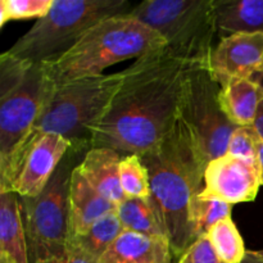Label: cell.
I'll return each mask as SVG.
<instances>
[{"label":"cell","mask_w":263,"mask_h":263,"mask_svg":"<svg viewBox=\"0 0 263 263\" xmlns=\"http://www.w3.org/2000/svg\"><path fill=\"white\" fill-rule=\"evenodd\" d=\"M189 68L164 48L123 69L120 89L90 128L91 149L141 156L158 145L180 117Z\"/></svg>","instance_id":"cell-1"},{"label":"cell","mask_w":263,"mask_h":263,"mask_svg":"<svg viewBox=\"0 0 263 263\" xmlns=\"http://www.w3.org/2000/svg\"><path fill=\"white\" fill-rule=\"evenodd\" d=\"M140 157L151 182L148 202L179 259L194 243L189 205L192 198L202 192L207 162L192 128L181 117L158 145Z\"/></svg>","instance_id":"cell-2"},{"label":"cell","mask_w":263,"mask_h":263,"mask_svg":"<svg viewBox=\"0 0 263 263\" xmlns=\"http://www.w3.org/2000/svg\"><path fill=\"white\" fill-rule=\"evenodd\" d=\"M55 86L48 64L23 61L8 51L0 55V181L32 138Z\"/></svg>","instance_id":"cell-3"},{"label":"cell","mask_w":263,"mask_h":263,"mask_svg":"<svg viewBox=\"0 0 263 263\" xmlns=\"http://www.w3.org/2000/svg\"><path fill=\"white\" fill-rule=\"evenodd\" d=\"M166 48L157 31L131 14H118L95 23L61 59L48 64L57 85L99 76L108 67L141 58Z\"/></svg>","instance_id":"cell-4"},{"label":"cell","mask_w":263,"mask_h":263,"mask_svg":"<svg viewBox=\"0 0 263 263\" xmlns=\"http://www.w3.org/2000/svg\"><path fill=\"white\" fill-rule=\"evenodd\" d=\"M128 12L126 0H54L49 12L7 51L23 61L51 64L71 50L95 23Z\"/></svg>","instance_id":"cell-5"},{"label":"cell","mask_w":263,"mask_h":263,"mask_svg":"<svg viewBox=\"0 0 263 263\" xmlns=\"http://www.w3.org/2000/svg\"><path fill=\"white\" fill-rule=\"evenodd\" d=\"M128 14L157 31L172 55L208 66L218 36L215 0H144Z\"/></svg>","instance_id":"cell-6"},{"label":"cell","mask_w":263,"mask_h":263,"mask_svg":"<svg viewBox=\"0 0 263 263\" xmlns=\"http://www.w3.org/2000/svg\"><path fill=\"white\" fill-rule=\"evenodd\" d=\"M89 151L71 148L40 195L20 198L28 261H59L71 233L69 189L74 168Z\"/></svg>","instance_id":"cell-7"},{"label":"cell","mask_w":263,"mask_h":263,"mask_svg":"<svg viewBox=\"0 0 263 263\" xmlns=\"http://www.w3.org/2000/svg\"><path fill=\"white\" fill-rule=\"evenodd\" d=\"M122 79L121 71L57 85L32 136L57 134L67 139L72 148L90 151V128L107 110Z\"/></svg>","instance_id":"cell-8"},{"label":"cell","mask_w":263,"mask_h":263,"mask_svg":"<svg viewBox=\"0 0 263 263\" xmlns=\"http://www.w3.org/2000/svg\"><path fill=\"white\" fill-rule=\"evenodd\" d=\"M221 85L208 66H190L180 117L189 125L207 164L228 152L234 125L221 105Z\"/></svg>","instance_id":"cell-9"},{"label":"cell","mask_w":263,"mask_h":263,"mask_svg":"<svg viewBox=\"0 0 263 263\" xmlns=\"http://www.w3.org/2000/svg\"><path fill=\"white\" fill-rule=\"evenodd\" d=\"M71 148L72 144L57 134L33 135L7 179L0 181V192H13L20 198L40 195Z\"/></svg>","instance_id":"cell-10"},{"label":"cell","mask_w":263,"mask_h":263,"mask_svg":"<svg viewBox=\"0 0 263 263\" xmlns=\"http://www.w3.org/2000/svg\"><path fill=\"white\" fill-rule=\"evenodd\" d=\"M261 186L257 162L244 161L226 153L207 164L199 195L234 205L256 199Z\"/></svg>","instance_id":"cell-11"},{"label":"cell","mask_w":263,"mask_h":263,"mask_svg":"<svg viewBox=\"0 0 263 263\" xmlns=\"http://www.w3.org/2000/svg\"><path fill=\"white\" fill-rule=\"evenodd\" d=\"M208 68L221 87L238 79H253L263 72V33L238 32L221 39Z\"/></svg>","instance_id":"cell-12"},{"label":"cell","mask_w":263,"mask_h":263,"mask_svg":"<svg viewBox=\"0 0 263 263\" xmlns=\"http://www.w3.org/2000/svg\"><path fill=\"white\" fill-rule=\"evenodd\" d=\"M174 252L166 236L123 233L100 256L98 263H174Z\"/></svg>","instance_id":"cell-13"},{"label":"cell","mask_w":263,"mask_h":263,"mask_svg":"<svg viewBox=\"0 0 263 263\" xmlns=\"http://www.w3.org/2000/svg\"><path fill=\"white\" fill-rule=\"evenodd\" d=\"M117 211V205L103 197L85 179L79 166L74 168L69 189V215L71 233L69 238L84 234L95 221Z\"/></svg>","instance_id":"cell-14"},{"label":"cell","mask_w":263,"mask_h":263,"mask_svg":"<svg viewBox=\"0 0 263 263\" xmlns=\"http://www.w3.org/2000/svg\"><path fill=\"white\" fill-rule=\"evenodd\" d=\"M122 154L110 148H92L79 164L85 179L99 194L116 205L126 199L120 181Z\"/></svg>","instance_id":"cell-15"},{"label":"cell","mask_w":263,"mask_h":263,"mask_svg":"<svg viewBox=\"0 0 263 263\" xmlns=\"http://www.w3.org/2000/svg\"><path fill=\"white\" fill-rule=\"evenodd\" d=\"M0 263H30L20 197L0 192Z\"/></svg>","instance_id":"cell-16"},{"label":"cell","mask_w":263,"mask_h":263,"mask_svg":"<svg viewBox=\"0 0 263 263\" xmlns=\"http://www.w3.org/2000/svg\"><path fill=\"white\" fill-rule=\"evenodd\" d=\"M221 105L235 126H252L263 100V72L253 79H238L221 87Z\"/></svg>","instance_id":"cell-17"},{"label":"cell","mask_w":263,"mask_h":263,"mask_svg":"<svg viewBox=\"0 0 263 263\" xmlns=\"http://www.w3.org/2000/svg\"><path fill=\"white\" fill-rule=\"evenodd\" d=\"M218 36L263 33V0H215Z\"/></svg>","instance_id":"cell-18"},{"label":"cell","mask_w":263,"mask_h":263,"mask_svg":"<svg viewBox=\"0 0 263 263\" xmlns=\"http://www.w3.org/2000/svg\"><path fill=\"white\" fill-rule=\"evenodd\" d=\"M117 216L125 230L151 236H166L148 199L126 198L117 205Z\"/></svg>","instance_id":"cell-19"},{"label":"cell","mask_w":263,"mask_h":263,"mask_svg":"<svg viewBox=\"0 0 263 263\" xmlns=\"http://www.w3.org/2000/svg\"><path fill=\"white\" fill-rule=\"evenodd\" d=\"M123 226L117 216V211L103 216L95 221L84 234L69 238L68 241H73L81 247L84 251L99 259L100 256L109 248L110 244L123 233Z\"/></svg>","instance_id":"cell-20"},{"label":"cell","mask_w":263,"mask_h":263,"mask_svg":"<svg viewBox=\"0 0 263 263\" xmlns=\"http://www.w3.org/2000/svg\"><path fill=\"white\" fill-rule=\"evenodd\" d=\"M233 205L217 199L202 198L198 193L192 198L189 205V223L193 240L205 236L208 231L223 218L231 217Z\"/></svg>","instance_id":"cell-21"},{"label":"cell","mask_w":263,"mask_h":263,"mask_svg":"<svg viewBox=\"0 0 263 263\" xmlns=\"http://www.w3.org/2000/svg\"><path fill=\"white\" fill-rule=\"evenodd\" d=\"M207 236L218 256L228 263H241L247 254L243 238L231 217L218 221Z\"/></svg>","instance_id":"cell-22"},{"label":"cell","mask_w":263,"mask_h":263,"mask_svg":"<svg viewBox=\"0 0 263 263\" xmlns=\"http://www.w3.org/2000/svg\"><path fill=\"white\" fill-rule=\"evenodd\" d=\"M120 181L126 198L151 197V182L148 168L138 154H127L122 157L120 164Z\"/></svg>","instance_id":"cell-23"},{"label":"cell","mask_w":263,"mask_h":263,"mask_svg":"<svg viewBox=\"0 0 263 263\" xmlns=\"http://www.w3.org/2000/svg\"><path fill=\"white\" fill-rule=\"evenodd\" d=\"M54 0H2L0 2V26L8 21L43 18L53 5Z\"/></svg>","instance_id":"cell-24"},{"label":"cell","mask_w":263,"mask_h":263,"mask_svg":"<svg viewBox=\"0 0 263 263\" xmlns=\"http://www.w3.org/2000/svg\"><path fill=\"white\" fill-rule=\"evenodd\" d=\"M258 138L253 126H238L231 134L226 153L244 161L257 162Z\"/></svg>","instance_id":"cell-25"},{"label":"cell","mask_w":263,"mask_h":263,"mask_svg":"<svg viewBox=\"0 0 263 263\" xmlns=\"http://www.w3.org/2000/svg\"><path fill=\"white\" fill-rule=\"evenodd\" d=\"M176 263H228L223 261L207 235L197 239Z\"/></svg>","instance_id":"cell-26"},{"label":"cell","mask_w":263,"mask_h":263,"mask_svg":"<svg viewBox=\"0 0 263 263\" xmlns=\"http://www.w3.org/2000/svg\"><path fill=\"white\" fill-rule=\"evenodd\" d=\"M99 259L95 258L90 253L77 246L73 241H68L67 248L62 258L59 259L58 263H98Z\"/></svg>","instance_id":"cell-27"},{"label":"cell","mask_w":263,"mask_h":263,"mask_svg":"<svg viewBox=\"0 0 263 263\" xmlns=\"http://www.w3.org/2000/svg\"><path fill=\"white\" fill-rule=\"evenodd\" d=\"M252 126L254 127L256 133L258 134L259 138L263 139V100L261 102V104H259L258 110H257L256 118H254L253 125Z\"/></svg>","instance_id":"cell-28"},{"label":"cell","mask_w":263,"mask_h":263,"mask_svg":"<svg viewBox=\"0 0 263 263\" xmlns=\"http://www.w3.org/2000/svg\"><path fill=\"white\" fill-rule=\"evenodd\" d=\"M257 166H258L263 186V139L261 138H258V141H257Z\"/></svg>","instance_id":"cell-29"},{"label":"cell","mask_w":263,"mask_h":263,"mask_svg":"<svg viewBox=\"0 0 263 263\" xmlns=\"http://www.w3.org/2000/svg\"><path fill=\"white\" fill-rule=\"evenodd\" d=\"M241 263H263V258L256 253V251H247L246 257Z\"/></svg>","instance_id":"cell-30"},{"label":"cell","mask_w":263,"mask_h":263,"mask_svg":"<svg viewBox=\"0 0 263 263\" xmlns=\"http://www.w3.org/2000/svg\"><path fill=\"white\" fill-rule=\"evenodd\" d=\"M256 253L258 254V256L261 257V258H263V249H261V251H256Z\"/></svg>","instance_id":"cell-31"},{"label":"cell","mask_w":263,"mask_h":263,"mask_svg":"<svg viewBox=\"0 0 263 263\" xmlns=\"http://www.w3.org/2000/svg\"><path fill=\"white\" fill-rule=\"evenodd\" d=\"M37 263H58V261H44V262H37Z\"/></svg>","instance_id":"cell-32"}]
</instances>
